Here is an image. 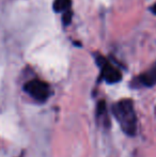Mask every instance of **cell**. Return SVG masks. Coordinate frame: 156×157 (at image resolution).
<instances>
[{
  "mask_svg": "<svg viewBox=\"0 0 156 157\" xmlns=\"http://www.w3.org/2000/svg\"><path fill=\"white\" fill-rule=\"evenodd\" d=\"M112 114L125 135L135 136L137 132V117L131 98L121 99L116 103L112 106Z\"/></svg>",
  "mask_w": 156,
  "mask_h": 157,
  "instance_id": "6da1fadb",
  "label": "cell"
},
{
  "mask_svg": "<svg viewBox=\"0 0 156 157\" xmlns=\"http://www.w3.org/2000/svg\"><path fill=\"white\" fill-rule=\"evenodd\" d=\"M24 90L26 93H28L34 101H40V103H44L47 101V98L50 96L51 91L45 81H42L40 79H32V80L28 81L24 87Z\"/></svg>",
  "mask_w": 156,
  "mask_h": 157,
  "instance_id": "7a4b0ae2",
  "label": "cell"
},
{
  "mask_svg": "<svg viewBox=\"0 0 156 157\" xmlns=\"http://www.w3.org/2000/svg\"><path fill=\"white\" fill-rule=\"evenodd\" d=\"M96 61L101 67V76L107 83H117L122 79V74L120 71L111 65L104 57L98 56Z\"/></svg>",
  "mask_w": 156,
  "mask_h": 157,
  "instance_id": "3957f363",
  "label": "cell"
},
{
  "mask_svg": "<svg viewBox=\"0 0 156 157\" xmlns=\"http://www.w3.org/2000/svg\"><path fill=\"white\" fill-rule=\"evenodd\" d=\"M96 120L101 125L104 127H109L110 125V119L107 112V106L105 101H100L96 106Z\"/></svg>",
  "mask_w": 156,
  "mask_h": 157,
  "instance_id": "277c9868",
  "label": "cell"
},
{
  "mask_svg": "<svg viewBox=\"0 0 156 157\" xmlns=\"http://www.w3.org/2000/svg\"><path fill=\"white\" fill-rule=\"evenodd\" d=\"M139 85L144 87H153L156 85V63L149 71L138 77Z\"/></svg>",
  "mask_w": 156,
  "mask_h": 157,
  "instance_id": "5b68a950",
  "label": "cell"
},
{
  "mask_svg": "<svg viewBox=\"0 0 156 157\" xmlns=\"http://www.w3.org/2000/svg\"><path fill=\"white\" fill-rule=\"evenodd\" d=\"M71 6V0H55L54 10L56 12H64Z\"/></svg>",
  "mask_w": 156,
  "mask_h": 157,
  "instance_id": "8992f818",
  "label": "cell"
},
{
  "mask_svg": "<svg viewBox=\"0 0 156 157\" xmlns=\"http://www.w3.org/2000/svg\"><path fill=\"white\" fill-rule=\"evenodd\" d=\"M72 16H73V13H72V11L70 10H67L64 11V13H63L62 15V21H63V25H69V24H71L72 21Z\"/></svg>",
  "mask_w": 156,
  "mask_h": 157,
  "instance_id": "52a82bcc",
  "label": "cell"
},
{
  "mask_svg": "<svg viewBox=\"0 0 156 157\" xmlns=\"http://www.w3.org/2000/svg\"><path fill=\"white\" fill-rule=\"evenodd\" d=\"M151 11H152V12L154 13V14H156V3L152 6V8H151Z\"/></svg>",
  "mask_w": 156,
  "mask_h": 157,
  "instance_id": "ba28073f",
  "label": "cell"
}]
</instances>
